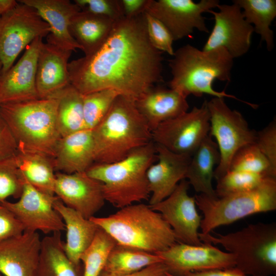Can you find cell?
<instances>
[{
	"instance_id": "cell-35",
	"label": "cell",
	"mask_w": 276,
	"mask_h": 276,
	"mask_svg": "<svg viewBox=\"0 0 276 276\" xmlns=\"http://www.w3.org/2000/svg\"><path fill=\"white\" fill-rule=\"evenodd\" d=\"M112 89H104L83 95V112L85 129L93 130L103 119L117 97Z\"/></svg>"
},
{
	"instance_id": "cell-10",
	"label": "cell",
	"mask_w": 276,
	"mask_h": 276,
	"mask_svg": "<svg viewBox=\"0 0 276 276\" xmlns=\"http://www.w3.org/2000/svg\"><path fill=\"white\" fill-rule=\"evenodd\" d=\"M49 25L33 7L19 2L0 16V61L2 74L8 71L21 52L35 39L47 36ZM1 74V75H2Z\"/></svg>"
},
{
	"instance_id": "cell-37",
	"label": "cell",
	"mask_w": 276,
	"mask_h": 276,
	"mask_svg": "<svg viewBox=\"0 0 276 276\" xmlns=\"http://www.w3.org/2000/svg\"><path fill=\"white\" fill-rule=\"evenodd\" d=\"M24 178L14 156L0 160V203L9 197L19 198L22 193Z\"/></svg>"
},
{
	"instance_id": "cell-5",
	"label": "cell",
	"mask_w": 276,
	"mask_h": 276,
	"mask_svg": "<svg viewBox=\"0 0 276 276\" xmlns=\"http://www.w3.org/2000/svg\"><path fill=\"white\" fill-rule=\"evenodd\" d=\"M156 160L155 144L152 141L119 161L94 163L86 173L102 183L105 201L121 209L149 198L146 173Z\"/></svg>"
},
{
	"instance_id": "cell-19",
	"label": "cell",
	"mask_w": 276,
	"mask_h": 276,
	"mask_svg": "<svg viewBox=\"0 0 276 276\" xmlns=\"http://www.w3.org/2000/svg\"><path fill=\"white\" fill-rule=\"evenodd\" d=\"M157 160L147 171V179L151 194L149 205L167 198L178 183L185 179L191 156L174 153L155 144Z\"/></svg>"
},
{
	"instance_id": "cell-38",
	"label": "cell",
	"mask_w": 276,
	"mask_h": 276,
	"mask_svg": "<svg viewBox=\"0 0 276 276\" xmlns=\"http://www.w3.org/2000/svg\"><path fill=\"white\" fill-rule=\"evenodd\" d=\"M144 16L148 37L152 45L156 50L173 56V38L166 27L158 19L145 12Z\"/></svg>"
},
{
	"instance_id": "cell-30",
	"label": "cell",
	"mask_w": 276,
	"mask_h": 276,
	"mask_svg": "<svg viewBox=\"0 0 276 276\" xmlns=\"http://www.w3.org/2000/svg\"><path fill=\"white\" fill-rule=\"evenodd\" d=\"M162 262L163 259L156 254L117 243L110 251L103 270L112 274L125 275Z\"/></svg>"
},
{
	"instance_id": "cell-45",
	"label": "cell",
	"mask_w": 276,
	"mask_h": 276,
	"mask_svg": "<svg viewBox=\"0 0 276 276\" xmlns=\"http://www.w3.org/2000/svg\"><path fill=\"white\" fill-rule=\"evenodd\" d=\"M167 276H174L169 273H167ZM183 276H249L244 274L243 272L235 267L227 268L213 269L201 271L188 273Z\"/></svg>"
},
{
	"instance_id": "cell-28",
	"label": "cell",
	"mask_w": 276,
	"mask_h": 276,
	"mask_svg": "<svg viewBox=\"0 0 276 276\" xmlns=\"http://www.w3.org/2000/svg\"><path fill=\"white\" fill-rule=\"evenodd\" d=\"M61 232L41 239L36 276H83L82 263L73 262L66 255Z\"/></svg>"
},
{
	"instance_id": "cell-3",
	"label": "cell",
	"mask_w": 276,
	"mask_h": 276,
	"mask_svg": "<svg viewBox=\"0 0 276 276\" xmlns=\"http://www.w3.org/2000/svg\"><path fill=\"white\" fill-rule=\"evenodd\" d=\"M92 131L95 163L119 161L152 141V132L135 101L122 95Z\"/></svg>"
},
{
	"instance_id": "cell-9",
	"label": "cell",
	"mask_w": 276,
	"mask_h": 276,
	"mask_svg": "<svg viewBox=\"0 0 276 276\" xmlns=\"http://www.w3.org/2000/svg\"><path fill=\"white\" fill-rule=\"evenodd\" d=\"M210 132L216 140L220 160L214 171L217 180L229 169L235 153L241 147L255 143L256 132L251 129L242 114L231 109L224 98L213 97L208 101Z\"/></svg>"
},
{
	"instance_id": "cell-22",
	"label": "cell",
	"mask_w": 276,
	"mask_h": 276,
	"mask_svg": "<svg viewBox=\"0 0 276 276\" xmlns=\"http://www.w3.org/2000/svg\"><path fill=\"white\" fill-rule=\"evenodd\" d=\"M34 8L50 28L48 43L75 51L81 48L72 37L70 26L72 17L81 9L69 0H19Z\"/></svg>"
},
{
	"instance_id": "cell-8",
	"label": "cell",
	"mask_w": 276,
	"mask_h": 276,
	"mask_svg": "<svg viewBox=\"0 0 276 276\" xmlns=\"http://www.w3.org/2000/svg\"><path fill=\"white\" fill-rule=\"evenodd\" d=\"M203 214L200 228L202 235L210 234L220 226L227 225L248 216L276 209V177H267L251 190L223 197L194 196Z\"/></svg>"
},
{
	"instance_id": "cell-21",
	"label": "cell",
	"mask_w": 276,
	"mask_h": 276,
	"mask_svg": "<svg viewBox=\"0 0 276 276\" xmlns=\"http://www.w3.org/2000/svg\"><path fill=\"white\" fill-rule=\"evenodd\" d=\"M72 52L48 42L42 43L36 75L39 99L53 97L71 84L68 64Z\"/></svg>"
},
{
	"instance_id": "cell-40",
	"label": "cell",
	"mask_w": 276,
	"mask_h": 276,
	"mask_svg": "<svg viewBox=\"0 0 276 276\" xmlns=\"http://www.w3.org/2000/svg\"><path fill=\"white\" fill-rule=\"evenodd\" d=\"M276 172V120L274 118L267 126L256 132L255 143Z\"/></svg>"
},
{
	"instance_id": "cell-7",
	"label": "cell",
	"mask_w": 276,
	"mask_h": 276,
	"mask_svg": "<svg viewBox=\"0 0 276 276\" xmlns=\"http://www.w3.org/2000/svg\"><path fill=\"white\" fill-rule=\"evenodd\" d=\"M199 233L202 242L220 244L235 258V268L249 276L276 274V224L259 222L227 234Z\"/></svg>"
},
{
	"instance_id": "cell-23",
	"label": "cell",
	"mask_w": 276,
	"mask_h": 276,
	"mask_svg": "<svg viewBox=\"0 0 276 276\" xmlns=\"http://www.w3.org/2000/svg\"><path fill=\"white\" fill-rule=\"evenodd\" d=\"M53 160L56 171L67 174L86 172L95 163L92 130L84 129L61 137Z\"/></svg>"
},
{
	"instance_id": "cell-15",
	"label": "cell",
	"mask_w": 276,
	"mask_h": 276,
	"mask_svg": "<svg viewBox=\"0 0 276 276\" xmlns=\"http://www.w3.org/2000/svg\"><path fill=\"white\" fill-rule=\"evenodd\" d=\"M217 8L218 11L208 12L213 15L215 23L202 50L223 48L233 59L243 56L250 49L254 27L237 4H219Z\"/></svg>"
},
{
	"instance_id": "cell-43",
	"label": "cell",
	"mask_w": 276,
	"mask_h": 276,
	"mask_svg": "<svg viewBox=\"0 0 276 276\" xmlns=\"http://www.w3.org/2000/svg\"><path fill=\"white\" fill-rule=\"evenodd\" d=\"M121 2L124 16L131 18L145 12L149 0H121Z\"/></svg>"
},
{
	"instance_id": "cell-48",
	"label": "cell",
	"mask_w": 276,
	"mask_h": 276,
	"mask_svg": "<svg viewBox=\"0 0 276 276\" xmlns=\"http://www.w3.org/2000/svg\"><path fill=\"white\" fill-rule=\"evenodd\" d=\"M0 276H2V274L0 273Z\"/></svg>"
},
{
	"instance_id": "cell-46",
	"label": "cell",
	"mask_w": 276,
	"mask_h": 276,
	"mask_svg": "<svg viewBox=\"0 0 276 276\" xmlns=\"http://www.w3.org/2000/svg\"><path fill=\"white\" fill-rule=\"evenodd\" d=\"M18 4V1L15 0H0V14H4L13 8Z\"/></svg>"
},
{
	"instance_id": "cell-1",
	"label": "cell",
	"mask_w": 276,
	"mask_h": 276,
	"mask_svg": "<svg viewBox=\"0 0 276 276\" xmlns=\"http://www.w3.org/2000/svg\"><path fill=\"white\" fill-rule=\"evenodd\" d=\"M162 53L149 40L144 13L124 16L97 51L69 62L70 83L82 95L112 89L135 101L163 81Z\"/></svg>"
},
{
	"instance_id": "cell-20",
	"label": "cell",
	"mask_w": 276,
	"mask_h": 276,
	"mask_svg": "<svg viewBox=\"0 0 276 276\" xmlns=\"http://www.w3.org/2000/svg\"><path fill=\"white\" fill-rule=\"evenodd\" d=\"M41 239L38 232L25 231L0 244V273L36 276Z\"/></svg>"
},
{
	"instance_id": "cell-29",
	"label": "cell",
	"mask_w": 276,
	"mask_h": 276,
	"mask_svg": "<svg viewBox=\"0 0 276 276\" xmlns=\"http://www.w3.org/2000/svg\"><path fill=\"white\" fill-rule=\"evenodd\" d=\"M14 158L19 172L28 182L45 194L55 195L56 171L53 158L19 149Z\"/></svg>"
},
{
	"instance_id": "cell-36",
	"label": "cell",
	"mask_w": 276,
	"mask_h": 276,
	"mask_svg": "<svg viewBox=\"0 0 276 276\" xmlns=\"http://www.w3.org/2000/svg\"><path fill=\"white\" fill-rule=\"evenodd\" d=\"M266 176L261 174L243 171L229 170L216 180L215 189L217 197L244 192L259 186Z\"/></svg>"
},
{
	"instance_id": "cell-44",
	"label": "cell",
	"mask_w": 276,
	"mask_h": 276,
	"mask_svg": "<svg viewBox=\"0 0 276 276\" xmlns=\"http://www.w3.org/2000/svg\"><path fill=\"white\" fill-rule=\"evenodd\" d=\"M167 273L166 267L162 262L150 265L137 272L131 274L115 275L102 270L99 276H167Z\"/></svg>"
},
{
	"instance_id": "cell-39",
	"label": "cell",
	"mask_w": 276,
	"mask_h": 276,
	"mask_svg": "<svg viewBox=\"0 0 276 276\" xmlns=\"http://www.w3.org/2000/svg\"><path fill=\"white\" fill-rule=\"evenodd\" d=\"M80 8L116 21L124 17L121 0H75Z\"/></svg>"
},
{
	"instance_id": "cell-26",
	"label": "cell",
	"mask_w": 276,
	"mask_h": 276,
	"mask_svg": "<svg viewBox=\"0 0 276 276\" xmlns=\"http://www.w3.org/2000/svg\"><path fill=\"white\" fill-rule=\"evenodd\" d=\"M217 145L209 134L192 155L185 179L195 191L209 197H217L212 185L215 166L219 164Z\"/></svg>"
},
{
	"instance_id": "cell-18",
	"label": "cell",
	"mask_w": 276,
	"mask_h": 276,
	"mask_svg": "<svg viewBox=\"0 0 276 276\" xmlns=\"http://www.w3.org/2000/svg\"><path fill=\"white\" fill-rule=\"evenodd\" d=\"M37 38L31 43L18 61L0 77V105L39 99L36 75L39 52L43 42Z\"/></svg>"
},
{
	"instance_id": "cell-16",
	"label": "cell",
	"mask_w": 276,
	"mask_h": 276,
	"mask_svg": "<svg viewBox=\"0 0 276 276\" xmlns=\"http://www.w3.org/2000/svg\"><path fill=\"white\" fill-rule=\"evenodd\" d=\"M190 184L181 180L174 191L163 201L152 205V210L159 213L170 226L177 242L200 245L199 237L201 217L196 209L194 197L188 194Z\"/></svg>"
},
{
	"instance_id": "cell-14",
	"label": "cell",
	"mask_w": 276,
	"mask_h": 276,
	"mask_svg": "<svg viewBox=\"0 0 276 276\" xmlns=\"http://www.w3.org/2000/svg\"><path fill=\"white\" fill-rule=\"evenodd\" d=\"M57 198L55 195L39 191L24 178L23 189L18 200L12 202L6 200L1 203L12 212L22 224L25 231H40L48 234L65 230L61 216L54 207Z\"/></svg>"
},
{
	"instance_id": "cell-32",
	"label": "cell",
	"mask_w": 276,
	"mask_h": 276,
	"mask_svg": "<svg viewBox=\"0 0 276 276\" xmlns=\"http://www.w3.org/2000/svg\"><path fill=\"white\" fill-rule=\"evenodd\" d=\"M53 97L58 99L57 124L61 137L85 129L83 95L75 87L70 84Z\"/></svg>"
},
{
	"instance_id": "cell-33",
	"label": "cell",
	"mask_w": 276,
	"mask_h": 276,
	"mask_svg": "<svg viewBox=\"0 0 276 276\" xmlns=\"http://www.w3.org/2000/svg\"><path fill=\"white\" fill-rule=\"evenodd\" d=\"M116 244L107 233L99 228L93 242L80 257L83 267V276H99Z\"/></svg>"
},
{
	"instance_id": "cell-11",
	"label": "cell",
	"mask_w": 276,
	"mask_h": 276,
	"mask_svg": "<svg viewBox=\"0 0 276 276\" xmlns=\"http://www.w3.org/2000/svg\"><path fill=\"white\" fill-rule=\"evenodd\" d=\"M207 102L161 123L152 131V141L174 153L192 156L209 134Z\"/></svg>"
},
{
	"instance_id": "cell-13",
	"label": "cell",
	"mask_w": 276,
	"mask_h": 276,
	"mask_svg": "<svg viewBox=\"0 0 276 276\" xmlns=\"http://www.w3.org/2000/svg\"><path fill=\"white\" fill-rule=\"evenodd\" d=\"M163 259L168 273L183 276L188 273L235 267V256L212 244L191 245L177 242L168 249L156 253Z\"/></svg>"
},
{
	"instance_id": "cell-42",
	"label": "cell",
	"mask_w": 276,
	"mask_h": 276,
	"mask_svg": "<svg viewBox=\"0 0 276 276\" xmlns=\"http://www.w3.org/2000/svg\"><path fill=\"white\" fill-rule=\"evenodd\" d=\"M17 150V143L8 125L0 117V160L13 157Z\"/></svg>"
},
{
	"instance_id": "cell-31",
	"label": "cell",
	"mask_w": 276,
	"mask_h": 276,
	"mask_svg": "<svg viewBox=\"0 0 276 276\" xmlns=\"http://www.w3.org/2000/svg\"><path fill=\"white\" fill-rule=\"evenodd\" d=\"M242 10L246 21L252 26L254 32L260 36L267 50L274 48L273 31L270 27L276 17L275 0H234Z\"/></svg>"
},
{
	"instance_id": "cell-41",
	"label": "cell",
	"mask_w": 276,
	"mask_h": 276,
	"mask_svg": "<svg viewBox=\"0 0 276 276\" xmlns=\"http://www.w3.org/2000/svg\"><path fill=\"white\" fill-rule=\"evenodd\" d=\"M24 228L15 215L0 203V244L24 232Z\"/></svg>"
},
{
	"instance_id": "cell-6",
	"label": "cell",
	"mask_w": 276,
	"mask_h": 276,
	"mask_svg": "<svg viewBox=\"0 0 276 276\" xmlns=\"http://www.w3.org/2000/svg\"><path fill=\"white\" fill-rule=\"evenodd\" d=\"M90 219L117 243L157 253L177 242L162 215L149 205L132 204L106 217Z\"/></svg>"
},
{
	"instance_id": "cell-47",
	"label": "cell",
	"mask_w": 276,
	"mask_h": 276,
	"mask_svg": "<svg viewBox=\"0 0 276 276\" xmlns=\"http://www.w3.org/2000/svg\"><path fill=\"white\" fill-rule=\"evenodd\" d=\"M2 64L0 61V77L2 74Z\"/></svg>"
},
{
	"instance_id": "cell-4",
	"label": "cell",
	"mask_w": 276,
	"mask_h": 276,
	"mask_svg": "<svg viewBox=\"0 0 276 276\" xmlns=\"http://www.w3.org/2000/svg\"><path fill=\"white\" fill-rule=\"evenodd\" d=\"M58 99H43L0 105V117L6 122L17 149L53 158L61 138L57 124Z\"/></svg>"
},
{
	"instance_id": "cell-2",
	"label": "cell",
	"mask_w": 276,
	"mask_h": 276,
	"mask_svg": "<svg viewBox=\"0 0 276 276\" xmlns=\"http://www.w3.org/2000/svg\"><path fill=\"white\" fill-rule=\"evenodd\" d=\"M169 61L172 78L169 87L184 97L192 95L201 97L204 94L214 97L234 99L253 108L258 105L241 100L225 91L215 90V80L230 81L234 59L223 48L210 51L200 50L191 44H186L174 51Z\"/></svg>"
},
{
	"instance_id": "cell-12",
	"label": "cell",
	"mask_w": 276,
	"mask_h": 276,
	"mask_svg": "<svg viewBox=\"0 0 276 276\" xmlns=\"http://www.w3.org/2000/svg\"><path fill=\"white\" fill-rule=\"evenodd\" d=\"M219 4L218 0H149L145 12L160 21L175 41L189 37L195 29L209 33L202 14Z\"/></svg>"
},
{
	"instance_id": "cell-34",
	"label": "cell",
	"mask_w": 276,
	"mask_h": 276,
	"mask_svg": "<svg viewBox=\"0 0 276 276\" xmlns=\"http://www.w3.org/2000/svg\"><path fill=\"white\" fill-rule=\"evenodd\" d=\"M229 170L276 177V172L272 170L268 159L255 143L244 146L235 153L231 161Z\"/></svg>"
},
{
	"instance_id": "cell-27",
	"label": "cell",
	"mask_w": 276,
	"mask_h": 276,
	"mask_svg": "<svg viewBox=\"0 0 276 276\" xmlns=\"http://www.w3.org/2000/svg\"><path fill=\"white\" fill-rule=\"evenodd\" d=\"M107 17L80 10L72 18L70 30L84 56L97 51L108 38L114 23Z\"/></svg>"
},
{
	"instance_id": "cell-24",
	"label": "cell",
	"mask_w": 276,
	"mask_h": 276,
	"mask_svg": "<svg viewBox=\"0 0 276 276\" xmlns=\"http://www.w3.org/2000/svg\"><path fill=\"white\" fill-rule=\"evenodd\" d=\"M151 132L161 123L188 111L187 98L170 88L153 86L135 101Z\"/></svg>"
},
{
	"instance_id": "cell-25",
	"label": "cell",
	"mask_w": 276,
	"mask_h": 276,
	"mask_svg": "<svg viewBox=\"0 0 276 276\" xmlns=\"http://www.w3.org/2000/svg\"><path fill=\"white\" fill-rule=\"evenodd\" d=\"M54 207L65 225V252L73 262L80 264L81 255L91 243L100 227L90 219L84 218L78 212L64 205L58 198L55 201Z\"/></svg>"
},
{
	"instance_id": "cell-17",
	"label": "cell",
	"mask_w": 276,
	"mask_h": 276,
	"mask_svg": "<svg viewBox=\"0 0 276 276\" xmlns=\"http://www.w3.org/2000/svg\"><path fill=\"white\" fill-rule=\"evenodd\" d=\"M63 203L89 219L103 206L102 183L86 173L56 172L54 190Z\"/></svg>"
},
{
	"instance_id": "cell-49",
	"label": "cell",
	"mask_w": 276,
	"mask_h": 276,
	"mask_svg": "<svg viewBox=\"0 0 276 276\" xmlns=\"http://www.w3.org/2000/svg\"><path fill=\"white\" fill-rule=\"evenodd\" d=\"M0 16H1V14H0Z\"/></svg>"
}]
</instances>
